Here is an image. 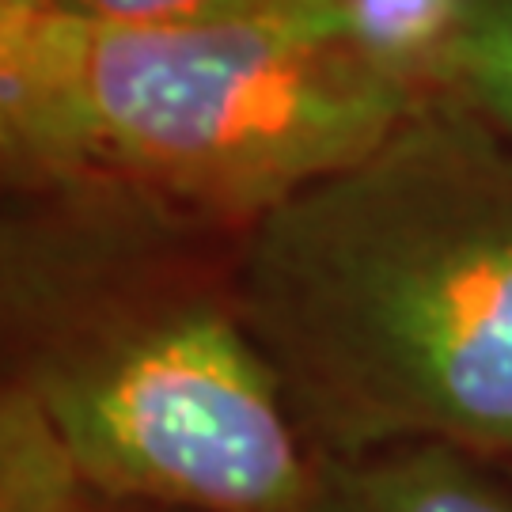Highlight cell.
<instances>
[{"mask_svg": "<svg viewBox=\"0 0 512 512\" xmlns=\"http://www.w3.org/2000/svg\"><path fill=\"white\" fill-rule=\"evenodd\" d=\"M440 99L512 141V0H467L440 73Z\"/></svg>", "mask_w": 512, "mask_h": 512, "instance_id": "6", "label": "cell"}, {"mask_svg": "<svg viewBox=\"0 0 512 512\" xmlns=\"http://www.w3.org/2000/svg\"><path fill=\"white\" fill-rule=\"evenodd\" d=\"M65 0H0V23H23V19H38L61 12Z\"/></svg>", "mask_w": 512, "mask_h": 512, "instance_id": "8", "label": "cell"}, {"mask_svg": "<svg viewBox=\"0 0 512 512\" xmlns=\"http://www.w3.org/2000/svg\"><path fill=\"white\" fill-rule=\"evenodd\" d=\"M308 0H65L61 12L126 27H175V23H220L266 12H285Z\"/></svg>", "mask_w": 512, "mask_h": 512, "instance_id": "7", "label": "cell"}, {"mask_svg": "<svg viewBox=\"0 0 512 512\" xmlns=\"http://www.w3.org/2000/svg\"><path fill=\"white\" fill-rule=\"evenodd\" d=\"M103 501L46 410L8 380L0 399V512H103Z\"/></svg>", "mask_w": 512, "mask_h": 512, "instance_id": "5", "label": "cell"}, {"mask_svg": "<svg viewBox=\"0 0 512 512\" xmlns=\"http://www.w3.org/2000/svg\"><path fill=\"white\" fill-rule=\"evenodd\" d=\"M319 456L512 467V141L452 99L239 232L228 277Z\"/></svg>", "mask_w": 512, "mask_h": 512, "instance_id": "1", "label": "cell"}, {"mask_svg": "<svg viewBox=\"0 0 512 512\" xmlns=\"http://www.w3.org/2000/svg\"><path fill=\"white\" fill-rule=\"evenodd\" d=\"M429 99L357 38L346 0L175 27L0 23L8 175L160 228L247 232Z\"/></svg>", "mask_w": 512, "mask_h": 512, "instance_id": "2", "label": "cell"}, {"mask_svg": "<svg viewBox=\"0 0 512 512\" xmlns=\"http://www.w3.org/2000/svg\"><path fill=\"white\" fill-rule=\"evenodd\" d=\"M8 243L16 380L99 494L175 512H304L319 452L232 289L141 262L145 220Z\"/></svg>", "mask_w": 512, "mask_h": 512, "instance_id": "3", "label": "cell"}, {"mask_svg": "<svg viewBox=\"0 0 512 512\" xmlns=\"http://www.w3.org/2000/svg\"><path fill=\"white\" fill-rule=\"evenodd\" d=\"M304 512H512V475L448 444L319 456V486Z\"/></svg>", "mask_w": 512, "mask_h": 512, "instance_id": "4", "label": "cell"}, {"mask_svg": "<svg viewBox=\"0 0 512 512\" xmlns=\"http://www.w3.org/2000/svg\"><path fill=\"white\" fill-rule=\"evenodd\" d=\"M505 471H509V475H512V467H505Z\"/></svg>", "mask_w": 512, "mask_h": 512, "instance_id": "9", "label": "cell"}]
</instances>
